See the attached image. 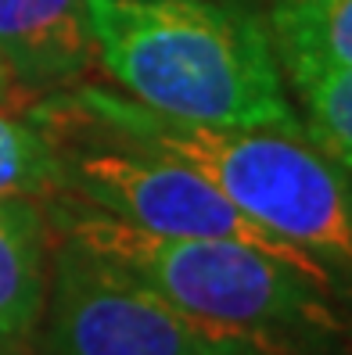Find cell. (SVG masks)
<instances>
[{
    "mask_svg": "<svg viewBox=\"0 0 352 355\" xmlns=\"http://www.w3.org/2000/svg\"><path fill=\"white\" fill-rule=\"evenodd\" d=\"M223 4H237V8H248V11L262 15V11H270V8H274V0H223ZM262 18H266V15H262Z\"/></svg>",
    "mask_w": 352,
    "mask_h": 355,
    "instance_id": "cell-12",
    "label": "cell"
},
{
    "mask_svg": "<svg viewBox=\"0 0 352 355\" xmlns=\"http://www.w3.org/2000/svg\"><path fill=\"white\" fill-rule=\"evenodd\" d=\"M0 355H26V352L18 348V345H4V348H0Z\"/></svg>",
    "mask_w": 352,
    "mask_h": 355,
    "instance_id": "cell-13",
    "label": "cell"
},
{
    "mask_svg": "<svg viewBox=\"0 0 352 355\" xmlns=\"http://www.w3.org/2000/svg\"><path fill=\"white\" fill-rule=\"evenodd\" d=\"M72 94L105 122L212 180L248 219L299 248L352 309V176L305 133L176 122L105 87Z\"/></svg>",
    "mask_w": 352,
    "mask_h": 355,
    "instance_id": "cell-2",
    "label": "cell"
},
{
    "mask_svg": "<svg viewBox=\"0 0 352 355\" xmlns=\"http://www.w3.org/2000/svg\"><path fill=\"white\" fill-rule=\"evenodd\" d=\"M54 180H58V162L44 130L29 119V112L0 108V198L4 194L44 198L54 194Z\"/></svg>",
    "mask_w": 352,
    "mask_h": 355,
    "instance_id": "cell-10",
    "label": "cell"
},
{
    "mask_svg": "<svg viewBox=\"0 0 352 355\" xmlns=\"http://www.w3.org/2000/svg\"><path fill=\"white\" fill-rule=\"evenodd\" d=\"M47 355H302L266 334L201 320L69 237L51 244Z\"/></svg>",
    "mask_w": 352,
    "mask_h": 355,
    "instance_id": "cell-5",
    "label": "cell"
},
{
    "mask_svg": "<svg viewBox=\"0 0 352 355\" xmlns=\"http://www.w3.org/2000/svg\"><path fill=\"white\" fill-rule=\"evenodd\" d=\"M51 223L29 194L0 198V348L22 345L44 316Z\"/></svg>",
    "mask_w": 352,
    "mask_h": 355,
    "instance_id": "cell-7",
    "label": "cell"
},
{
    "mask_svg": "<svg viewBox=\"0 0 352 355\" xmlns=\"http://www.w3.org/2000/svg\"><path fill=\"white\" fill-rule=\"evenodd\" d=\"M97 61L176 122L305 133L287 104L266 18L223 0H87Z\"/></svg>",
    "mask_w": 352,
    "mask_h": 355,
    "instance_id": "cell-1",
    "label": "cell"
},
{
    "mask_svg": "<svg viewBox=\"0 0 352 355\" xmlns=\"http://www.w3.org/2000/svg\"><path fill=\"white\" fill-rule=\"evenodd\" d=\"M0 108L4 112H29L33 108V97H26L22 90H18V83L4 69V61H0Z\"/></svg>",
    "mask_w": 352,
    "mask_h": 355,
    "instance_id": "cell-11",
    "label": "cell"
},
{
    "mask_svg": "<svg viewBox=\"0 0 352 355\" xmlns=\"http://www.w3.org/2000/svg\"><path fill=\"white\" fill-rule=\"evenodd\" d=\"M29 119L54 148V194H69L126 226L158 237H216L237 241L335 287L299 248L280 241L226 198L212 180L155 144L94 115L72 90L33 101ZM338 298V295H335Z\"/></svg>",
    "mask_w": 352,
    "mask_h": 355,
    "instance_id": "cell-4",
    "label": "cell"
},
{
    "mask_svg": "<svg viewBox=\"0 0 352 355\" xmlns=\"http://www.w3.org/2000/svg\"><path fill=\"white\" fill-rule=\"evenodd\" d=\"M47 223L90 252L119 262L173 305L201 320L252 330L317 355L349 334V309L330 291L274 255L216 237H158L69 194H54Z\"/></svg>",
    "mask_w": 352,
    "mask_h": 355,
    "instance_id": "cell-3",
    "label": "cell"
},
{
    "mask_svg": "<svg viewBox=\"0 0 352 355\" xmlns=\"http://www.w3.org/2000/svg\"><path fill=\"white\" fill-rule=\"evenodd\" d=\"M266 22L284 69L352 65V0H274Z\"/></svg>",
    "mask_w": 352,
    "mask_h": 355,
    "instance_id": "cell-8",
    "label": "cell"
},
{
    "mask_svg": "<svg viewBox=\"0 0 352 355\" xmlns=\"http://www.w3.org/2000/svg\"><path fill=\"white\" fill-rule=\"evenodd\" d=\"M0 61L26 97L69 90L97 61L87 0H0Z\"/></svg>",
    "mask_w": 352,
    "mask_h": 355,
    "instance_id": "cell-6",
    "label": "cell"
},
{
    "mask_svg": "<svg viewBox=\"0 0 352 355\" xmlns=\"http://www.w3.org/2000/svg\"><path fill=\"white\" fill-rule=\"evenodd\" d=\"M302 108V130L352 176V65H287Z\"/></svg>",
    "mask_w": 352,
    "mask_h": 355,
    "instance_id": "cell-9",
    "label": "cell"
}]
</instances>
